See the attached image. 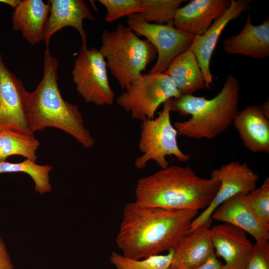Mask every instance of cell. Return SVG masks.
Segmentation results:
<instances>
[{
	"label": "cell",
	"mask_w": 269,
	"mask_h": 269,
	"mask_svg": "<svg viewBox=\"0 0 269 269\" xmlns=\"http://www.w3.org/2000/svg\"><path fill=\"white\" fill-rule=\"evenodd\" d=\"M197 210H169L127 203L116 242L126 257L140 260L173 249Z\"/></svg>",
	"instance_id": "obj_1"
},
{
	"label": "cell",
	"mask_w": 269,
	"mask_h": 269,
	"mask_svg": "<svg viewBox=\"0 0 269 269\" xmlns=\"http://www.w3.org/2000/svg\"><path fill=\"white\" fill-rule=\"evenodd\" d=\"M43 75L36 89L21 96L28 128L34 133L47 128H54L71 135L84 147L90 148L95 139L85 125L78 107L63 99L60 93L57 70L59 61L46 48L44 53Z\"/></svg>",
	"instance_id": "obj_2"
},
{
	"label": "cell",
	"mask_w": 269,
	"mask_h": 269,
	"mask_svg": "<svg viewBox=\"0 0 269 269\" xmlns=\"http://www.w3.org/2000/svg\"><path fill=\"white\" fill-rule=\"evenodd\" d=\"M220 185L211 177L198 176L190 167L172 165L139 179L135 202L148 207L199 211L208 206Z\"/></svg>",
	"instance_id": "obj_3"
},
{
	"label": "cell",
	"mask_w": 269,
	"mask_h": 269,
	"mask_svg": "<svg viewBox=\"0 0 269 269\" xmlns=\"http://www.w3.org/2000/svg\"><path fill=\"white\" fill-rule=\"evenodd\" d=\"M240 89L238 80L229 74L221 91L211 99L193 95L171 99V111L191 116L187 121L173 124L178 134L193 139H213L223 133L233 124L239 111Z\"/></svg>",
	"instance_id": "obj_4"
},
{
	"label": "cell",
	"mask_w": 269,
	"mask_h": 269,
	"mask_svg": "<svg viewBox=\"0 0 269 269\" xmlns=\"http://www.w3.org/2000/svg\"><path fill=\"white\" fill-rule=\"evenodd\" d=\"M101 38L99 50L107 68L124 89L127 90L156 57V50L148 40L139 38L121 23L113 30H104Z\"/></svg>",
	"instance_id": "obj_5"
},
{
	"label": "cell",
	"mask_w": 269,
	"mask_h": 269,
	"mask_svg": "<svg viewBox=\"0 0 269 269\" xmlns=\"http://www.w3.org/2000/svg\"><path fill=\"white\" fill-rule=\"evenodd\" d=\"M163 103V107L156 118L141 121L138 148L140 155L134 160V166L145 168L149 161H154L161 169L169 166L166 157L173 156L181 162L190 159L182 152L177 144L176 130L170 120V100Z\"/></svg>",
	"instance_id": "obj_6"
},
{
	"label": "cell",
	"mask_w": 269,
	"mask_h": 269,
	"mask_svg": "<svg viewBox=\"0 0 269 269\" xmlns=\"http://www.w3.org/2000/svg\"><path fill=\"white\" fill-rule=\"evenodd\" d=\"M180 96L170 77L164 73L140 75L116 99L117 104L140 121L152 119L159 106Z\"/></svg>",
	"instance_id": "obj_7"
},
{
	"label": "cell",
	"mask_w": 269,
	"mask_h": 269,
	"mask_svg": "<svg viewBox=\"0 0 269 269\" xmlns=\"http://www.w3.org/2000/svg\"><path fill=\"white\" fill-rule=\"evenodd\" d=\"M76 89L86 103L112 105L115 94L108 79L105 58L95 47L81 49L72 71Z\"/></svg>",
	"instance_id": "obj_8"
},
{
	"label": "cell",
	"mask_w": 269,
	"mask_h": 269,
	"mask_svg": "<svg viewBox=\"0 0 269 269\" xmlns=\"http://www.w3.org/2000/svg\"><path fill=\"white\" fill-rule=\"evenodd\" d=\"M210 177L220 182V185L214 199L205 209L193 220L188 232L205 225L210 228L211 216L215 210L224 201L237 194L248 195L256 188L258 175L246 162L234 161L214 169Z\"/></svg>",
	"instance_id": "obj_9"
},
{
	"label": "cell",
	"mask_w": 269,
	"mask_h": 269,
	"mask_svg": "<svg viewBox=\"0 0 269 269\" xmlns=\"http://www.w3.org/2000/svg\"><path fill=\"white\" fill-rule=\"evenodd\" d=\"M128 26L146 38L155 47L157 57L148 73H163L172 61L191 46L195 36L182 32L173 24H157L128 17Z\"/></svg>",
	"instance_id": "obj_10"
},
{
	"label": "cell",
	"mask_w": 269,
	"mask_h": 269,
	"mask_svg": "<svg viewBox=\"0 0 269 269\" xmlns=\"http://www.w3.org/2000/svg\"><path fill=\"white\" fill-rule=\"evenodd\" d=\"M22 82L5 65L0 50V132L10 130L33 134L22 101Z\"/></svg>",
	"instance_id": "obj_11"
},
{
	"label": "cell",
	"mask_w": 269,
	"mask_h": 269,
	"mask_svg": "<svg viewBox=\"0 0 269 269\" xmlns=\"http://www.w3.org/2000/svg\"><path fill=\"white\" fill-rule=\"evenodd\" d=\"M230 2L228 10L214 20L203 34L195 36L190 47L196 57L207 89L213 85L214 76L210 71V63L221 34L227 24L246 11L251 3L249 0H231Z\"/></svg>",
	"instance_id": "obj_12"
},
{
	"label": "cell",
	"mask_w": 269,
	"mask_h": 269,
	"mask_svg": "<svg viewBox=\"0 0 269 269\" xmlns=\"http://www.w3.org/2000/svg\"><path fill=\"white\" fill-rule=\"evenodd\" d=\"M210 235L216 256L225 262L223 269H245L254 246L246 232L222 223L210 229Z\"/></svg>",
	"instance_id": "obj_13"
},
{
	"label": "cell",
	"mask_w": 269,
	"mask_h": 269,
	"mask_svg": "<svg viewBox=\"0 0 269 269\" xmlns=\"http://www.w3.org/2000/svg\"><path fill=\"white\" fill-rule=\"evenodd\" d=\"M211 218L240 228L256 242L269 240V225L258 215L246 195L237 194L229 198L215 210Z\"/></svg>",
	"instance_id": "obj_14"
},
{
	"label": "cell",
	"mask_w": 269,
	"mask_h": 269,
	"mask_svg": "<svg viewBox=\"0 0 269 269\" xmlns=\"http://www.w3.org/2000/svg\"><path fill=\"white\" fill-rule=\"evenodd\" d=\"M229 0H193L176 11L174 27L185 33L203 34L214 20L222 16L230 5Z\"/></svg>",
	"instance_id": "obj_15"
},
{
	"label": "cell",
	"mask_w": 269,
	"mask_h": 269,
	"mask_svg": "<svg viewBox=\"0 0 269 269\" xmlns=\"http://www.w3.org/2000/svg\"><path fill=\"white\" fill-rule=\"evenodd\" d=\"M49 16L45 25L44 41L46 48H49L51 37L55 32L66 26L76 29L81 36L82 46L87 47V34L84 29V19L95 18L87 3L82 0H50Z\"/></svg>",
	"instance_id": "obj_16"
},
{
	"label": "cell",
	"mask_w": 269,
	"mask_h": 269,
	"mask_svg": "<svg viewBox=\"0 0 269 269\" xmlns=\"http://www.w3.org/2000/svg\"><path fill=\"white\" fill-rule=\"evenodd\" d=\"M216 255L209 227L202 225L187 231L173 248L171 269H195Z\"/></svg>",
	"instance_id": "obj_17"
},
{
	"label": "cell",
	"mask_w": 269,
	"mask_h": 269,
	"mask_svg": "<svg viewBox=\"0 0 269 269\" xmlns=\"http://www.w3.org/2000/svg\"><path fill=\"white\" fill-rule=\"evenodd\" d=\"M223 50L230 55H242L256 59L269 55V18L255 25L249 13L241 31L223 41Z\"/></svg>",
	"instance_id": "obj_18"
},
{
	"label": "cell",
	"mask_w": 269,
	"mask_h": 269,
	"mask_svg": "<svg viewBox=\"0 0 269 269\" xmlns=\"http://www.w3.org/2000/svg\"><path fill=\"white\" fill-rule=\"evenodd\" d=\"M233 124L248 149L269 152V121L260 106L250 105L239 111Z\"/></svg>",
	"instance_id": "obj_19"
},
{
	"label": "cell",
	"mask_w": 269,
	"mask_h": 269,
	"mask_svg": "<svg viewBox=\"0 0 269 269\" xmlns=\"http://www.w3.org/2000/svg\"><path fill=\"white\" fill-rule=\"evenodd\" d=\"M48 1L22 0L14 8L11 20L13 29L21 32L23 38L33 45L44 40L45 25L50 12Z\"/></svg>",
	"instance_id": "obj_20"
},
{
	"label": "cell",
	"mask_w": 269,
	"mask_h": 269,
	"mask_svg": "<svg viewBox=\"0 0 269 269\" xmlns=\"http://www.w3.org/2000/svg\"><path fill=\"white\" fill-rule=\"evenodd\" d=\"M163 73L171 78L180 95L206 88L197 59L190 48L174 58Z\"/></svg>",
	"instance_id": "obj_21"
},
{
	"label": "cell",
	"mask_w": 269,
	"mask_h": 269,
	"mask_svg": "<svg viewBox=\"0 0 269 269\" xmlns=\"http://www.w3.org/2000/svg\"><path fill=\"white\" fill-rule=\"evenodd\" d=\"M39 141L33 134L6 130L0 132V162L11 155H20L34 162Z\"/></svg>",
	"instance_id": "obj_22"
},
{
	"label": "cell",
	"mask_w": 269,
	"mask_h": 269,
	"mask_svg": "<svg viewBox=\"0 0 269 269\" xmlns=\"http://www.w3.org/2000/svg\"><path fill=\"white\" fill-rule=\"evenodd\" d=\"M144 11L128 17L157 24H173L177 10L184 0H141Z\"/></svg>",
	"instance_id": "obj_23"
},
{
	"label": "cell",
	"mask_w": 269,
	"mask_h": 269,
	"mask_svg": "<svg viewBox=\"0 0 269 269\" xmlns=\"http://www.w3.org/2000/svg\"><path fill=\"white\" fill-rule=\"evenodd\" d=\"M52 168L49 165L37 164L35 162L27 159L19 163L0 162V174L11 172L27 174L34 181V190L40 194L51 191L49 173Z\"/></svg>",
	"instance_id": "obj_24"
},
{
	"label": "cell",
	"mask_w": 269,
	"mask_h": 269,
	"mask_svg": "<svg viewBox=\"0 0 269 269\" xmlns=\"http://www.w3.org/2000/svg\"><path fill=\"white\" fill-rule=\"evenodd\" d=\"M173 249L165 255H158L142 260H134L116 252L111 253L110 263L116 269H171Z\"/></svg>",
	"instance_id": "obj_25"
},
{
	"label": "cell",
	"mask_w": 269,
	"mask_h": 269,
	"mask_svg": "<svg viewBox=\"0 0 269 269\" xmlns=\"http://www.w3.org/2000/svg\"><path fill=\"white\" fill-rule=\"evenodd\" d=\"M106 9V21L113 22L118 19L141 13L144 6L141 0H99Z\"/></svg>",
	"instance_id": "obj_26"
},
{
	"label": "cell",
	"mask_w": 269,
	"mask_h": 269,
	"mask_svg": "<svg viewBox=\"0 0 269 269\" xmlns=\"http://www.w3.org/2000/svg\"><path fill=\"white\" fill-rule=\"evenodd\" d=\"M246 196L258 215L269 225V178H266L260 187L254 189Z\"/></svg>",
	"instance_id": "obj_27"
},
{
	"label": "cell",
	"mask_w": 269,
	"mask_h": 269,
	"mask_svg": "<svg viewBox=\"0 0 269 269\" xmlns=\"http://www.w3.org/2000/svg\"><path fill=\"white\" fill-rule=\"evenodd\" d=\"M244 269H269V240L256 242Z\"/></svg>",
	"instance_id": "obj_28"
},
{
	"label": "cell",
	"mask_w": 269,
	"mask_h": 269,
	"mask_svg": "<svg viewBox=\"0 0 269 269\" xmlns=\"http://www.w3.org/2000/svg\"><path fill=\"white\" fill-rule=\"evenodd\" d=\"M14 266L6 245L0 237V269H13Z\"/></svg>",
	"instance_id": "obj_29"
},
{
	"label": "cell",
	"mask_w": 269,
	"mask_h": 269,
	"mask_svg": "<svg viewBox=\"0 0 269 269\" xmlns=\"http://www.w3.org/2000/svg\"><path fill=\"white\" fill-rule=\"evenodd\" d=\"M222 264L214 255L211 257L205 264L195 269H223Z\"/></svg>",
	"instance_id": "obj_30"
},
{
	"label": "cell",
	"mask_w": 269,
	"mask_h": 269,
	"mask_svg": "<svg viewBox=\"0 0 269 269\" xmlns=\"http://www.w3.org/2000/svg\"><path fill=\"white\" fill-rule=\"evenodd\" d=\"M260 107L265 117L269 119V100L263 103Z\"/></svg>",
	"instance_id": "obj_31"
},
{
	"label": "cell",
	"mask_w": 269,
	"mask_h": 269,
	"mask_svg": "<svg viewBox=\"0 0 269 269\" xmlns=\"http://www.w3.org/2000/svg\"><path fill=\"white\" fill-rule=\"evenodd\" d=\"M20 1L19 0H0V3L9 5L14 8Z\"/></svg>",
	"instance_id": "obj_32"
}]
</instances>
